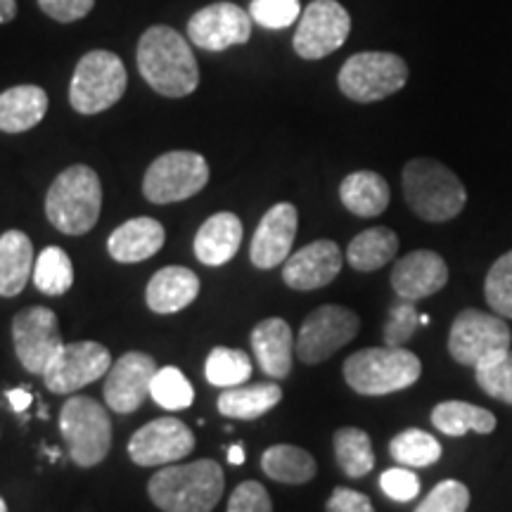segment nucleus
I'll use <instances>...</instances> for the list:
<instances>
[{"label": "nucleus", "mask_w": 512, "mask_h": 512, "mask_svg": "<svg viewBox=\"0 0 512 512\" xmlns=\"http://www.w3.org/2000/svg\"><path fill=\"white\" fill-rule=\"evenodd\" d=\"M60 432L79 467H95L112 448V420L91 396H69L60 411Z\"/></svg>", "instance_id": "obj_7"}, {"label": "nucleus", "mask_w": 512, "mask_h": 512, "mask_svg": "<svg viewBox=\"0 0 512 512\" xmlns=\"http://www.w3.org/2000/svg\"><path fill=\"white\" fill-rule=\"evenodd\" d=\"M254 19L235 3H211L188 19V41L207 53L245 46L252 38Z\"/></svg>", "instance_id": "obj_15"}, {"label": "nucleus", "mask_w": 512, "mask_h": 512, "mask_svg": "<svg viewBox=\"0 0 512 512\" xmlns=\"http://www.w3.org/2000/svg\"><path fill=\"white\" fill-rule=\"evenodd\" d=\"M406 81L408 64L403 62V57L396 53H380V50L351 55L337 74L339 91L361 105L380 102L399 93Z\"/></svg>", "instance_id": "obj_8"}, {"label": "nucleus", "mask_w": 512, "mask_h": 512, "mask_svg": "<svg viewBox=\"0 0 512 512\" xmlns=\"http://www.w3.org/2000/svg\"><path fill=\"white\" fill-rule=\"evenodd\" d=\"M150 396L164 411H183L195 401V389L188 377L174 366L159 368L150 384Z\"/></svg>", "instance_id": "obj_36"}, {"label": "nucleus", "mask_w": 512, "mask_h": 512, "mask_svg": "<svg viewBox=\"0 0 512 512\" xmlns=\"http://www.w3.org/2000/svg\"><path fill=\"white\" fill-rule=\"evenodd\" d=\"M252 349L261 370L273 380H285L292 370L294 335L283 318H266L252 330Z\"/></svg>", "instance_id": "obj_22"}, {"label": "nucleus", "mask_w": 512, "mask_h": 512, "mask_svg": "<svg viewBox=\"0 0 512 512\" xmlns=\"http://www.w3.org/2000/svg\"><path fill=\"white\" fill-rule=\"evenodd\" d=\"M335 458L342 472L351 479L366 477L375 467L373 441L358 427H342L335 432Z\"/></svg>", "instance_id": "obj_32"}, {"label": "nucleus", "mask_w": 512, "mask_h": 512, "mask_svg": "<svg viewBox=\"0 0 512 512\" xmlns=\"http://www.w3.org/2000/svg\"><path fill=\"white\" fill-rule=\"evenodd\" d=\"M470 505V489L458 479H444L422 498L415 512H467Z\"/></svg>", "instance_id": "obj_40"}, {"label": "nucleus", "mask_w": 512, "mask_h": 512, "mask_svg": "<svg viewBox=\"0 0 512 512\" xmlns=\"http://www.w3.org/2000/svg\"><path fill=\"white\" fill-rule=\"evenodd\" d=\"M399 252V235L392 228H368L349 242L347 261L354 271L373 273L387 266Z\"/></svg>", "instance_id": "obj_29"}, {"label": "nucleus", "mask_w": 512, "mask_h": 512, "mask_svg": "<svg viewBox=\"0 0 512 512\" xmlns=\"http://www.w3.org/2000/svg\"><path fill=\"white\" fill-rule=\"evenodd\" d=\"M380 489L384 496L392 498V501L408 503L420 494V479L413 472V467H392V470L382 472L380 477Z\"/></svg>", "instance_id": "obj_42"}, {"label": "nucleus", "mask_w": 512, "mask_h": 512, "mask_svg": "<svg viewBox=\"0 0 512 512\" xmlns=\"http://www.w3.org/2000/svg\"><path fill=\"white\" fill-rule=\"evenodd\" d=\"M401 185L406 204L422 221H451L467 204V190L463 181L437 159H411L403 166Z\"/></svg>", "instance_id": "obj_3"}, {"label": "nucleus", "mask_w": 512, "mask_h": 512, "mask_svg": "<svg viewBox=\"0 0 512 512\" xmlns=\"http://www.w3.org/2000/svg\"><path fill=\"white\" fill-rule=\"evenodd\" d=\"M136 62L147 86L164 98H185L200 86V67L190 41L166 24H155L140 36Z\"/></svg>", "instance_id": "obj_1"}, {"label": "nucleus", "mask_w": 512, "mask_h": 512, "mask_svg": "<svg viewBox=\"0 0 512 512\" xmlns=\"http://www.w3.org/2000/svg\"><path fill=\"white\" fill-rule=\"evenodd\" d=\"M128 74L124 62L110 50H91L76 64L69 83V102L79 114H100L124 98Z\"/></svg>", "instance_id": "obj_6"}, {"label": "nucleus", "mask_w": 512, "mask_h": 512, "mask_svg": "<svg viewBox=\"0 0 512 512\" xmlns=\"http://www.w3.org/2000/svg\"><path fill=\"white\" fill-rule=\"evenodd\" d=\"M209 183L207 159L190 150H174L157 157L145 171L143 195L152 204L190 200Z\"/></svg>", "instance_id": "obj_9"}, {"label": "nucleus", "mask_w": 512, "mask_h": 512, "mask_svg": "<svg viewBox=\"0 0 512 512\" xmlns=\"http://www.w3.org/2000/svg\"><path fill=\"white\" fill-rule=\"evenodd\" d=\"M486 304L494 309L498 316L512 318V249L505 252L494 266L489 268L484 280Z\"/></svg>", "instance_id": "obj_38"}, {"label": "nucleus", "mask_w": 512, "mask_h": 512, "mask_svg": "<svg viewBox=\"0 0 512 512\" xmlns=\"http://www.w3.org/2000/svg\"><path fill=\"white\" fill-rule=\"evenodd\" d=\"M261 470L280 484H306L316 477L318 465L309 451L292 444H275L261 456Z\"/></svg>", "instance_id": "obj_31"}, {"label": "nucleus", "mask_w": 512, "mask_h": 512, "mask_svg": "<svg viewBox=\"0 0 512 512\" xmlns=\"http://www.w3.org/2000/svg\"><path fill=\"white\" fill-rule=\"evenodd\" d=\"M430 323V316H425V313H420V325H427Z\"/></svg>", "instance_id": "obj_49"}, {"label": "nucleus", "mask_w": 512, "mask_h": 512, "mask_svg": "<svg viewBox=\"0 0 512 512\" xmlns=\"http://www.w3.org/2000/svg\"><path fill=\"white\" fill-rule=\"evenodd\" d=\"M342 249L332 240H316L287 256L283 280L290 290L311 292L330 285L342 271Z\"/></svg>", "instance_id": "obj_19"}, {"label": "nucleus", "mask_w": 512, "mask_h": 512, "mask_svg": "<svg viewBox=\"0 0 512 512\" xmlns=\"http://www.w3.org/2000/svg\"><path fill=\"white\" fill-rule=\"evenodd\" d=\"M112 368V356L100 342L62 344L50 366L43 373L46 387L53 394H74Z\"/></svg>", "instance_id": "obj_14"}, {"label": "nucleus", "mask_w": 512, "mask_h": 512, "mask_svg": "<svg viewBox=\"0 0 512 512\" xmlns=\"http://www.w3.org/2000/svg\"><path fill=\"white\" fill-rule=\"evenodd\" d=\"M242 245V221L233 211H219L195 235V256L204 266H223Z\"/></svg>", "instance_id": "obj_24"}, {"label": "nucleus", "mask_w": 512, "mask_h": 512, "mask_svg": "<svg viewBox=\"0 0 512 512\" xmlns=\"http://www.w3.org/2000/svg\"><path fill=\"white\" fill-rule=\"evenodd\" d=\"M204 375H207L209 384H214V387H240V384H245L249 377H252V361H249V356L240 349L216 347L207 356Z\"/></svg>", "instance_id": "obj_34"}, {"label": "nucleus", "mask_w": 512, "mask_h": 512, "mask_svg": "<svg viewBox=\"0 0 512 512\" xmlns=\"http://www.w3.org/2000/svg\"><path fill=\"white\" fill-rule=\"evenodd\" d=\"M34 285L48 297H60L74 285V264L62 247H46L34 264Z\"/></svg>", "instance_id": "obj_33"}, {"label": "nucleus", "mask_w": 512, "mask_h": 512, "mask_svg": "<svg viewBox=\"0 0 512 512\" xmlns=\"http://www.w3.org/2000/svg\"><path fill=\"white\" fill-rule=\"evenodd\" d=\"M361 330V318L347 306L325 304L311 311L297 337V356L306 366L328 361L332 354L347 347Z\"/></svg>", "instance_id": "obj_11"}, {"label": "nucleus", "mask_w": 512, "mask_h": 512, "mask_svg": "<svg viewBox=\"0 0 512 512\" xmlns=\"http://www.w3.org/2000/svg\"><path fill=\"white\" fill-rule=\"evenodd\" d=\"M147 494L164 512H211L223 496V470L209 458L164 465L152 475Z\"/></svg>", "instance_id": "obj_2"}, {"label": "nucleus", "mask_w": 512, "mask_h": 512, "mask_svg": "<svg viewBox=\"0 0 512 512\" xmlns=\"http://www.w3.org/2000/svg\"><path fill=\"white\" fill-rule=\"evenodd\" d=\"M0 512H8V505H5L3 498H0Z\"/></svg>", "instance_id": "obj_50"}, {"label": "nucleus", "mask_w": 512, "mask_h": 512, "mask_svg": "<svg viewBox=\"0 0 512 512\" xmlns=\"http://www.w3.org/2000/svg\"><path fill=\"white\" fill-rule=\"evenodd\" d=\"M389 453L403 467H430L441 458V444L425 430H403L389 444Z\"/></svg>", "instance_id": "obj_35"}, {"label": "nucleus", "mask_w": 512, "mask_h": 512, "mask_svg": "<svg viewBox=\"0 0 512 512\" xmlns=\"http://www.w3.org/2000/svg\"><path fill=\"white\" fill-rule=\"evenodd\" d=\"M228 460H230V465H242V463H245V448H242L240 444L230 446L228 448Z\"/></svg>", "instance_id": "obj_48"}, {"label": "nucleus", "mask_w": 512, "mask_h": 512, "mask_svg": "<svg viewBox=\"0 0 512 512\" xmlns=\"http://www.w3.org/2000/svg\"><path fill=\"white\" fill-rule=\"evenodd\" d=\"M510 344L512 332L503 316L477 309L460 311L448 332V354L460 366L477 368L486 358L508 351Z\"/></svg>", "instance_id": "obj_10"}, {"label": "nucleus", "mask_w": 512, "mask_h": 512, "mask_svg": "<svg viewBox=\"0 0 512 512\" xmlns=\"http://www.w3.org/2000/svg\"><path fill=\"white\" fill-rule=\"evenodd\" d=\"M392 287L399 299L420 302L441 292L448 283V266L432 249H415L394 264Z\"/></svg>", "instance_id": "obj_20"}, {"label": "nucleus", "mask_w": 512, "mask_h": 512, "mask_svg": "<svg viewBox=\"0 0 512 512\" xmlns=\"http://www.w3.org/2000/svg\"><path fill=\"white\" fill-rule=\"evenodd\" d=\"M195 448V434L183 420L159 418L147 422L128 441V456L140 467L174 465Z\"/></svg>", "instance_id": "obj_16"}, {"label": "nucleus", "mask_w": 512, "mask_h": 512, "mask_svg": "<svg viewBox=\"0 0 512 512\" xmlns=\"http://www.w3.org/2000/svg\"><path fill=\"white\" fill-rule=\"evenodd\" d=\"M434 427L446 437H465L467 432L491 434L496 430V415L467 401H441L432 411Z\"/></svg>", "instance_id": "obj_30"}, {"label": "nucleus", "mask_w": 512, "mask_h": 512, "mask_svg": "<svg viewBox=\"0 0 512 512\" xmlns=\"http://www.w3.org/2000/svg\"><path fill=\"white\" fill-rule=\"evenodd\" d=\"M477 384L491 399H498L512 406V349L486 358L475 368Z\"/></svg>", "instance_id": "obj_37"}, {"label": "nucleus", "mask_w": 512, "mask_h": 512, "mask_svg": "<svg viewBox=\"0 0 512 512\" xmlns=\"http://www.w3.org/2000/svg\"><path fill=\"white\" fill-rule=\"evenodd\" d=\"M351 17L337 0H313L299 17L292 46L302 60H323L347 43Z\"/></svg>", "instance_id": "obj_12"}, {"label": "nucleus", "mask_w": 512, "mask_h": 512, "mask_svg": "<svg viewBox=\"0 0 512 512\" xmlns=\"http://www.w3.org/2000/svg\"><path fill=\"white\" fill-rule=\"evenodd\" d=\"M249 15L264 29H287L302 17V3L299 0H252Z\"/></svg>", "instance_id": "obj_39"}, {"label": "nucleus", "mask_w": 512, "mask_h": 512, "mask_svg": "<svg viewBox=\"0 0 512 512\" xmlns=\"http://www.w3.org/2000/svg\"><path fill=\"white\" fill-rule=\"evenodd\" d=\"M100 211L102 185L91 166H69L48 188L46 216L64 235H83L93 230Z\"/></svg>", "instance_id": "obj_4"}, {"label": "nucleus", "mask_w": 512, "mask_h": 512, "mask_svg": "<svg viewBox=\"0 0 512 512\" xmlns=\"http://www.w3.org/2000/svg\"><path fill=\"white\" fill-rule=\"evenodd\" d=\"M95 0H38V8L60 24H74L88 17Z\"/></svg>", "instance_id": "obj_44"}, {"label": "nucleus", "mask_w": 512, "mask_h": 512, "mask_svg": "<svg viewBox=\"0 0 512 512\" xmlns=\"http://www.w3.org/2000/svg\"><path fill=\"white\" fill-rule=\"evenodd\" d=\"M299 214L297 207L290 202H278L266 211L264 219L256 226L252 238V249H249V259L261 271H271V268L285 264L287 256L292 252L294 238H297Z\"/></svg>", "instance_id": "obj_18"}, {"label": "nucleus", "mask_w": 512, "mask_h": 512, "mask_svg": "<svg viewBox=\"0 0 512 512\" xmlns=\"http://www.w3.org/2000/svg\"><path fill=\"white\" fill-rule=\"evenodd\" d=\"M328 512H375L373 501L361 491L347 489V486H337L328 498V505H325Z\"/></svg>", "instance_id": "obj_45"}, {"label": "nucleus", "mask_w": 512, "mask_h": 512, "mask_svg": "<svg viewBox=\"0 0 512 512\" xmlns=\"http://www.w3.org/2000/svg\"><path fill=\"white\" fill-rule=\"evenodd\" d=\"M34 245L22 230L0 235V297H17L34 273Z\"/></svg>", "instance_id": "obj_26"}, {"label": "nucleus", "mask_w": 512, "mask_h": 512, "mask_svg": "<svg viewBox=\"0 0 512 512\" xmlns=\"http://www.w3.org/2000/svg\"><path fill=\"white\" fill-rule=\"evenodd\" d=\"M283 401V389L275 382L240 384V387L223 389L216 408L221 415L233 420H256L273 411Z\"/></svg>", "instance_id": "obj_27"}, {"label": "nucleus", "mask_w": 512, "mask_h": 512, "mask_svg": "<svg viewBox=\"0 0 512 512\" xmlns=\"http://www.w3.org/2000/svg\"><path fill=\"white\" fill-rule=\"evenodd\" d=\"M12 344L24 370L43 375L57 351L62 349V335L57 316L46 306H31L12 318Z\"/></svg>", "instance_id": "obj_13"}, {"label": "nucleus", "mask_w": 512, "mask_h": 512, "mask_svg": "<svg viewBox=\"0 0 512 512\" xmlns=\"http://www.w3.org/2000/svg\"><path fill=\"white\" fill-rule=\"evenodd\" d=\"M157 370L159 366L155 358L143 351H128L119 361H114L105 375V387H102L107 406L119 415L138 411L150 396V384Z\"/></svg>", "instance_id": "obj_17"}, {"label": "nucleus", "mask_w": 512, "mask_h": 512, "mask_svg": "<svg viewBox=\"0 0 512 512\" xmlns=\"http://www.w3.org/2000/svg\"><path fill=\"white\" fill-rule=\"evenodd\" d=\"M420 328V313L415 309V302H396L389 309L387 323H384V344L387 347H403Z\"/></svg>", "instance_id": "obj_41"}, {"label": "nucleus", "mask_w": 512, "mask_h": 512, "mask_svg": "<svg viewBox=\"0 0 512 512\" xmlns=\"http://www.w3.org/2000/svg\"><path fill=\"white\" fill-rule=\"evenodd\" d=\"M17 17V0H0V24L12 22Z\"/></svg>", "instance_id": "obj_47"}, {"label": "nucleus", "mask_w": 512, "mask_h": 512, "mask_svg": "<svg viewBox=\"0 0 512 512\" xmlns=\"http://www.w3.org/2000/svg\"><path fill=\"white\" fill-rule=\"evenodd\" d=\"M228 512H273L266 486L259 482H242L230 496Z\"/></svg>", "instance_id": "obj_43"}, {"label": "nucleus", "mask_w": 512, "mask_h": 512, "mask_svg": "<svg viewBox=\"0 0 512 512\" xmlns=\"http://www.w3.org/2000/svg\"><path fill=\"white\" fill-rule=\"evenodd\" d=\"M200 294V278L185 266H166L147 283L145 302L155 313H176L190 306Z\"/></svg>", "instance_id": "obj_23"}, {"label": "nucleus", "mask_w": 512, "mask_h": 512, "mask_svg": "<svg viewBox=\"0 0 512 512\" xmlns=\"http://www.w3.org/2000/svg\"><path fill=\"white\" fill-rule=\"evenodd\" d=\"M389 183L377 171H354L339 185V200L354 216L373 219L389 207Z\"/></svg>", "instance_id": "obj_28"}, {"label": "nucleus", "mask_w": 512, "mask_h": 512, "mask_svg": "<svg viewBox=\"0 0 512 512\" xmlns=\"http://www.w3.org/2000/svg\"><path fill=\"white\" fill-rule=\"evenodd\" d=\"M166 242V230L157 219L138 216L121 223L107 240V252L119 264H138V261L152 259Z\"/></svg>", "instance_id": "obj_21"}, {"label": "nucleus", "mask_w": 512, "mask_h": 512, "mask_svg": "<svg viewBox=\"0 0 512 512\" xmlns=\"http://www.w3.org/2000/svg\"><path fill=\"white\" fill-rule=\"evenodd\" d=\"M422 363L403 347H377L351 354L344 361V380L363 396H384L413 387L420 380Z\"/></svg>", "instance_id": "obj_5"}, {"label": "nucleus", "mask_w": 512, "mask_h": 512, "mask_svg": "<svg viewBox=\"0 0 512 512\" xmlns=\"http://www.w3.org/2000/svg\"><path fill=\"white\" fill-rule=\"evenodd\" d=\"M8 401H10V406H12V411L15 413H24V411H29L31 408V401H34V394L29 392V389H22V387H17V389H10L8 394Z\"/></svg>", "instance_id": "obj_46"}, {"label": "nucleus", "mask_w": 512, "mask_h": 512, "mask_svg": "<svg viewBox=\"0 0 512 512\" xmlns=\"http://www.w3.org/2000/svg\"><path fill=\"white\" fill-rule=\"evenodd\" d=\"M48 112V95L41 86H12L0 93V131L24 133L38 126Z\"/></svg>", "instance_id": "obj_25"}]
</instances>
